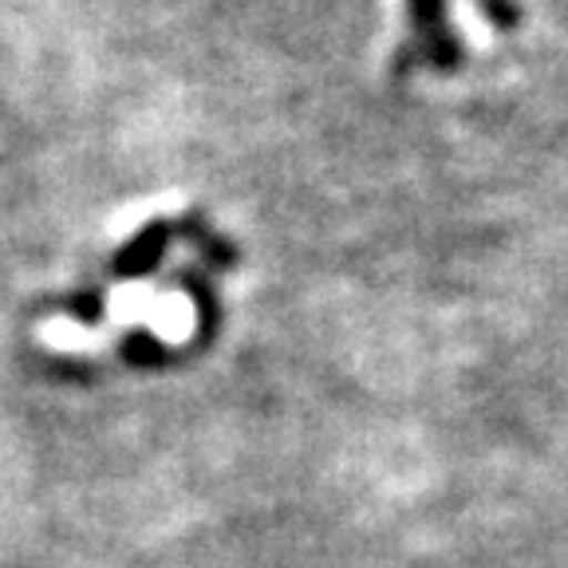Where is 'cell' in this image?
<instances>
[{"instance_id":"obj_1","label":"cell","mask_w":568,"mask_h":568,"mask_svg":"<svg viewBox=\"0 0 568 568\" xmlns=\"http://www.w3.org/2000/svg\"><path fill=\"white\" fill-rule=\"evenodd\" d=\"M410 28H415V44L403 48L395 71L415 68V60H426L435 71H458L462 68V44L446 20V0H407Z\"/></svg>"},{"instance_id":"obj_7","label":"cell","mask_w":568,"mask_h":568,"mask_svg":"<svg viewBox=\"0 0 568 568\" xmlns=\"http://www.w3.org/2000/svg\"><path fill=\"white\" fill-rule=\"evenodd\" d=\"M478 9L486 12V20L501 32H514L521 24V9H517L514 0H478Z\"/></svg>"},{"instance_id":"obj_3","label":"cell","mask_w":568,"mask_h":568,"mask_svg":"<svg viewBox=\"0 0 568 568\" xmlns=\"http://www.w3.org/2000/svg\"><path fill=\"white\" fill-rule=\"evenodd\" d=\"M174 288L194 301V312H197V344H210L217 332H222V296L213 293V284L205 281L202 268H178L174 273Z\"/></svg>"},{"instance_id":"obj_5","label":"cell","mask_w":568,"mask_h":568,"mask_svg":"<svg viewBox=\"0 0 568 568\" xmlns=\"http://www.w3.org/2000/svg\"><path fill=\"white\" fill-rule=\"evenodd\" d=\"M178 230H182V237H186L213 268H233V265H237V248H233V241H225L222 233H213V225L205 222V213H197V210L186 213Z\"/></svg>"},{"instance_id":"obj_4","label":"cell","mask_w":568,"mask_h":568,"mask_svg":"<svg viewBox=\"0 0 568 568\" xmlns=\"http://www.w3.org/2000/svg\"><path fill=\"white\" fill-rule=\"evenodd\" d=\"M119 355H123L131 367H139V372H154V367L178 364L186 352H182V347L162 344V339L154 336V332H146V328H131L123 339H119Z\"/></svg>"},{"instance_id":"obj_2","label":"cell","mask_w":568,"mask_h":568,"mask_svg":"<svg viewBox=\"0 0 568 568\" xmlns=\"http://www.w3.org/2000/svg\"><path fill=\"white\" fill-rule=\"evenodd\" d=\"M174 241V222L166 217H151V222L142 225L131 241L115 248V257H111V276L119 281H139V276H151L154 268L166 261V248Z\"/></svg>"},{"instance_id":"obj_6","label":"cell","mask_w":568,"mask_h":568,"mask_svg":"<svg viewBox=\"0 0 568 568\" xmlns=\"http://www.w3.org/2000/svg\"><path fill=\"white\" fill-rule=\"evenodd\" d=\"M68 316L75 320V324H83V328H99L106 316L103 293H95V288H75V293L68 296Z\"/></svg>"}]
</instances>
